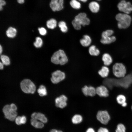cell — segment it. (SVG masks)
I'll return each instance as SVG.
<instances>
[{
    "mask_svg": "<svg viewBox=\"0 0 132 132\" xmlns=\"http://www.w3.org/2000/svg\"><path fill=\"white\" fill-rule=\"evenodd\" d=\"M17 109L16 106L14 104L5 105L2 110L5 117L11 121L15 120L17 115Z\"/></svg>",
    "mask_w": 132,
    "mask_h": 132,
    "instance_id": "1",
    "label": "cell"
},
{
    "mask_svg": "<svg viewBox=\"0 0 132 132\" xmlns=\"http://www.w3.org/2000/svg\"><path fill=\"white\" fill-rule=\"evenodd\" d=\"M116 19L118 21V26L120 29H125L130 25L131 18L128 14L119 13L116 16Z\"/></svg>",
    "mask_w": 132,
    "mask_h": 132,
    "instance_id": "2",
    "label": "cell"
},
{
    "mask_svg": "<svg viewBox=\"0 0 132 132\" xmlns=\"http://www.w3.org/2000/svg\"><path fill=\"white\" fill-rule=\"evenodd\" d=\"M51 61L53 63L63 65L68 61L67 56L63 50H59L55 52L52 56Z\"/></svg>",
    "mask_w": 132,
    "mask_h": 132,
    "instance_id": "3",
    "label": "cell"
},
{
    "mask_svg": "<svg viewBox=\"0 0 132 132\" xmlns=\"http://www.w3.org/2000/svg\"><path fill=\"white\" fill-rule=\"evenodd\" d=\"M20 87L22 91L26 93H34L36 88L34 84L30 80L25 79L21 82Z\"/></svg>",
    "mask_w": 132,
    "mask_h": 132,
    "instance_id": "4",
    "label": "cell"
},
{
    "mask_svg": "<svg viewBox=\"0 0 132 132\" xmlns=\"http://www.w3.org/2000/svg\"><path fill=\"white\" fill-rule=\"evenodd\" d=\"M112 71L115 77L121 78L125 76L126 70L125 67L123 64L116 63L113 66Z\"/></svg>",
    "mask_w": 132,
    "mask_h": 132,
    "instance_id": "5",
    "label": "cell"
},
{
    "mask_svg": "<svg viewBox=\"0 0 132 132\" xmlns=\"http://www.w3.org/2000/svg\"><path fill=\"white\" fill-rule=\"evenodd\" d=\"M96 118L102 124H107L110 119V116L106 110H99L98 112Z\"/></svg>",
    "mask_w": 132,
    "mask_h": 132,
    "instance_id": "6",
    "label": "cell"
},
{
    "mask_svg": "<svg viewBox=\"0 0 132 132\" xmlns=\"http://www.w3.org/2000/svg\"><path fill=\"white\" fill-rule=\"evenodd\" d=\"M65 77L64 73L60 70H57L52 73L51 81L54 84H57L64 80Z\"/></svg>",
    "mask_w": 132,
    "mask_h": 132,
    "instance_id": "7",
    "label": "cell"
},
{
    "mask_svg": "<svg viewBox=\"0 0 132 132\" xmlns=\"http://www.w3.org/2000/svg\"><path fill=\"white\" fill-rule=\"evenodd\" d=\"M119 10L124 13L129 14L132 11V5L129 2L122 0L117 6Z\"/></svg>",
    "mask_w": 132,
    "mask_h": 132,
    "instance_id": "8",
    "label": "cell"
},
{
    "mask_svg": "<svg viewBox=\"0 0 132 132\" xmlns=\"http://www.w3.org/2000/svg\"><path fill=\"white\" fill-rule=\"evenodd\" d=\"M64 0H51L50 6L54 11H60L62 9Z\"/></svg>",
    "mask_w": 132,
    "mask_h": 132,
    "instance_id": "9",
    "label": "cell"
},
{
    "mask_svg": "<svg viewBox=\"0 0 132 132\" xmlns=\"http://www.w3.org/2000/svg\"><path fill=\"white\" fill-rule=\"evenodd\" d=\"M67 98L65 95H61L55 99V105L57 107L63 109L67 106Z\"/></svg>",
    "mask_w": 132,
    "mask_h": 132,
    "instance_id": "10",
    "label": "cell"
},
{
    "mask_svg": "<svg viewBox=\"0 0 132 132\" xmlns=\"http://www.w3.org/2000/svg\"><path fill=\"white\" fill-rule=\"evenodd\" d=\"M86 14L84 13H80L76 16L75 19L77 20L83 26L88 25L90 21L89 19L87 17Z\"/></svg>",
    "mask_w": 132,
    "mask_h": 132,
    "instance_id": "11",
    "label": "cell"
},
{
    "mask_svg": "<svg viewBox=\"0 0 132 132\" xmlns=\"http://www.w3.org/2000/svg\"><path fill=\"white\" fill-rule=\"evenodd\" d=\"M82 90L83 94L86 96L92 97L96 94V89L92 86L86 85L82 88Z\"/></svg>",
    "mask_w": 132,
    "mask_h": 132,
    "instance_id": "12",
    "label": "cell"
},
{
    "mask_svg": "<svg viewBox=\"0 0 132 132\" xmlns=\"http://www.w3.org/2000/svg\"><path fill=\"white\" fill-rule=\"evenodd\" d=\"M96 94L101 97H106L109 95V91L105 86L101 85L96 88Z\"/></svg>",
    "mask_w": 132,
    "mask_h": 132,
    "instance_id": "13",
    "label": "cell"
},
{
    "mask_svg": "<svg viewBox=\"0 0 132 132\" xmlns=\"http://www.w3.org/2000/svg\"><path fill=\"white\" fill-rule=\"evenodd\" d=\"M32 118L39 120L44 123H46L47 121V118L45 115L40 113L34 112L31 115Z\"/></svg>",
    "mask_w": 132,
    "mask_h": 132,
    "instance_id": "14",
    "label": "cell"
},
{
    "mask_svg": "<svg viewBox=\"0 0 132 132\" xmlns=\"http://www.w3.org/2000/svg\"><path fill=\"white\" fill-rule=\"evenodd\" d=\"M91 40L90 37L88 35H85L83 38L80 40V42L82 45L84 47H87L90 44Z\"/></svg>",
    "mask_w": 132,
    "mask_h": 132,
    "instance_id": "15",
    "label": "cell"
},
{
    "mask_svg": "<svg viewBox=\"0 0 132 132\" xmlns=\"http://www.w3.org/2000/svg\"><path fill=\"white\" fill-rule=\"evenodd\" d=\"M89 7L92 12L96 13L98 12L99 11V5L97 2L92 1L89 3Z\"/></svg>",
    "mask_w": 132,
    "mask_h": 132,
    "instance_id": "16",
    "label": "cell"
},
{
    "mask_svg": "<svg viewBox=\"0 0 132 132\" xmlns=\"http://www.w3.org/2000/svg\"><path fill=\"white\" fill-rule=\"evenodd\" d=\"M102 59L104 64L106 66L110 65L112 61L111 57L109 54L107 53H105L103 55Z\"/></svg>",
    "mask_w": 132,
    "mask_h": 132,
    "instance_id": "17",
    "label": "cell"
},
{
    "mask_svg": "<svg viewBox=\"0 0 132 132\" xmlns=\"http://www.w3.org/2000/svg\"><path fill=\"white\" fill-rule=\"evenodd\" d=\"M109 72V68L106 66H103L98 72L99 74L103 78L107 77Z\"/></svg>",
    "mask_w": 132,
    "mask_h": 132,
    "instance_id": "18",
    "label": "cell"
},
{
    "mask_svg": "<svg viewBox=\"0 0 132 132\" xmlns=\"http://www.w3.org/2000/svg\"><path fill=\"white\" fill-rule=\"evenodd\" d=\"M116 40V37L112 36L102 38L100 40V42L103 44H109L114 42Z\"/></svg>",
    "mask_w": 132,
    "mask_h": 132,
    "instance_id": "19",
    "label": "cell"
},
{
    "mask_svg": "<svg viewBox=\"0 0 132 132\" xmlns=\"http://www.w3.org/2000/svg\"><path fill=\"white\" fill-rule=\"evenodd\" d=\"M31 123L33 126L36 128H41L44 126V123L40 121H38L37 120L31 118Z\"/></svg>",
    "mask_w": 132,
    "mask_h": 132,
    "instance_id": "20",
    "label": "cell"
},
{
    "mask_svg": "<svg viewBox=\"0 0 132 132\" xmlns=\"http://www.w3.org/2000/svg\"><path fill=\"white\" fill-rule=\"evenodd\" d=\"M16 33L17 31L15 29L12 27H10L6 31V34L8 37L13 38L15 36Z\"/></svg>",
    "mask_w": 132,
    "mask_h": 132,
    "instance_id": "21",
    "label": "cell"
},
{
    "mask_svg": "<svg viewBox=\"0 0 132 132\" xmlns=\"http://www.w3.org/2000/svg\"><path fill=\"white\" fill-rule=\"evenodd\" d=\"M89 52L91 55L98 56L100 53L99 50L94 45L90 46L89 49Z\"/></svg>",
    "mask_w": 132,
    "mask_h": 132,
    "instance_id": "22",
    "label": "cell"
},
{
    "mask_svg": "<svg viewBox=\"0 0 132 132\" xmlns=\"http://www.w3.org/2000/svg\"><path fill=\"white\" fill-rule=\"evenodd\" d=\"M82 120L83 118L81 115L77 114L73 116L72 119V121L73 124H77L81 123Z\"/></svg>",
    "mask_w": 132,
    "mask_h": 132,
    "instance_id": "23",
    "label": "cell"
},
{
    "mask_svg": "<svg viewBox=\"0 0 132 132\" xmlns=\"http://www.w3.org/2000/svg\"><path fill=\"white\" fill-rule=\"evenodd\" d=\"M56 24V21L54 19H52L48 20L46 22V25L47 27L51 29H53L55 27Z\"/></svg>",
    "mask_w": 132,
    "mask_h": 132,
    "instance_id": "24",
    "label": "cell"
},
{
    "mask_svg": "<svg viewBox=\"0 0 132 132\" xmlns=\"http://www.w3.org/2000/svg\"><path fill=\"white\" fill-rule=\"evenodd\" d=\"M37 92L41 96H43L47 94V92L45 87L43 85H41L38 88Z\"/></svg>",
    "mask_w": 132,
    "mask_h": 132,
    "instance_id": "25",
    "label": "cell"
},
{
    "mask_svg": "<svg viewBox=\"0 0 132 132\" xmlns=\"http://www.w3.org/2000/svg\"><path fill=\"white\" fill-rule=\"evenodd\" d=\"M58 25L61 31L63 33L66 32L68 30L65 22L63 21H60L58 23Z\"/></svg>",
    "mask_w": 132,
    "mask_h": 132,
    "instance_id": "26",
    "label": "cell"
},
{
    "mask_svg": "<svg viewBox=\"0 0 132 132\" xmlns=\"http://www.w3.org/2000/svg\"><path fill=\"white\" fill-rule=\"evenodd\" d=\"M0 58L2 63L4 65L8 66L10 64V59L8 56L5 55H1Z\"/></svg>",
    "mask_w": 132,
    "mask_h": 132,
    "instance_id": "27",
    "label": "cell"
},
{
    "mask_svg": "<svg viewBox=\"0 0 132 132\" xmlns=\"http://www.w3.org/2000/svg\"><path fill=\"white\" fill-rule=\"evenodd\" d=\"M116 100L118 103L121 105L124 103L126 102V99L124 95L120 94L117 96Z\"/></svg>",
    "mask_w": 132,
    "mask_h": 132,
    "instance_id": "28",
    "label": "cell"
},
{
    "mask_svg": "<svg viewBox=\"0 0 132 132\" xmlns=\"http://www.w3.org/2000/svg\"><path fill=\"white\" fill-rule=\"evenodd\" d=\"M70 4L71 7L76 9H78L81 7L80 3L76 0H71Z\"/></svg>",
    "mask_w": 132,
    "mask_h": 132,
    "instance_id": "29",
    "label": "cell"
},
{
    "mask_svg": "<svg viewBox=\"0 0 132 132\" xmlns=\"http://www.w3.org/2000/svg\"><path fill=\"white\" fill-rule=\"evenodd\" d=\"M113 31L111 30H108L104 31L102 33V38H104L108 37L111 36L113 34Z\"/></svg>",
    "mask_w": 132,
    "mask_h": 132,
    "instance_id": "30",
    "label": "cell"
},
{
    "mask_svg": "<svg viewBox=\"0 0 132 132\" xmlns=\"http://www.w3.org/2000/svg\"><path fill=\"white\" fill-rule=\"evenodd\" d=\"M43 43L42 40L39 37H37L36 38V41L34 43V45L36 48H39L42 46Z\"/></svg>",
    "mask_w": 132,
    "mask_h": 132,
    "instance_id": "31",
    "label": "cell"
},
{
    "mask_svg": "<svg viewBox=\"0 0 132 132\" xmlns=\"http://www.w3.org/2000/svg\"><path fill=\"white\" fill-rule=\"evenodd\" d=\"M126 128L122 124H119L117 126L116 132H126Z\"/></svg>",
    "mask_w": 132,
    "mask_h": 132,
    "instance_id": "32",
    "label": "cell"
},
{
    "mask_svg": "<svg viewBox=\"0 0 132 132\" xmlns=\"http://www.w3.org/2000/svg\"><path fill=\"white\" fill-rule=\"evenodd\" d=\"M72 24L74 28L76 30H80L81 27V25L77 20L74 19L72 22Z\"/></svg>",
    "mask_w": 132,
    "mask_h": 132,
    "instance_id": "33",
    "label": "cell"
},
{
    "mask_svg": "<svg viewBox=\"0 0 132 132\" xmlns=\"http://www.w3.org/2000/svg\"><path fill=\"white\" fill-rule=\"evenodd\" d=\"M38 30L40 34L42 35H45L47 33L46 29L44 27H41L38 28Z\"/></svg>",
    "mask_w": 132,
    "mask_h": 132,
    "instance_id": "34",
    "label": "cell"
},
{
    "mask_svg": "<svg viewBox=\"0 0 132 132\" xmlns=\"http://www.w3.org/2000/svg\"><path fill=\"white\" fill-rule=\"evenodd\" d=\"M15 122L16 124L20 125L22 124L21 117L18 116H17L15 119Z\"/></svg>",
    "mask_w": 132,
    "mask_h": 132,
    "instance_id": "35",
    "label": "cell"
},
{
    "mask_svg": "<svg viewBox=\"0 0 132 132\" xmlns=\"http://www.w3.org/2000/svg\"><path fill=\"white\" fill-rule=\"evenodd\" d=\"M98 132H109L108 129L106 128L101 127L99 129Z\"/></svg>",
    "mask_w": 132,
    "mask_h": 132,
    "instance_id": "36",
    "label": "cell"
},
{
    "mask_svg": "<svg viewBox=\"0 0 132 132\" xmlns=\"http://www.w3.org/2000/svg\"><path fill=\"white\" fill-rule=\"evenodd\" d=\"M5 1L4 0H0V10H1L2 9V6L6 4Z\"/></svg>",
    "mask_w": 132,
    "mask_h": 132,
    "instance_id": "37",
    "label": "cell"
},
{
    "mask_svg": "<svg viewBox=\"0 0 132 132\" xmlns=\"http://www.w3.org/2000/svg\"><path fill=\"white\" fill-rule=\"evenodd\" d=\"M26 121V117L24 116H21V122L22 124H25Z\"/></svg>",
    "mask_w": 132,
    "mask_h": 132,
    "instance_id": "38",
    "label": "cell"
},
{
    "mask_svg": "<svg viewBox=\"0 0 132 132\" xmlns=\"http://www.w3.org/2000/svg\"><path fill=\"white\" fill-rule=\"evenodd\" d=\"M86 132H95V131L93 129L90 128L87 130Z\"/></svg>",
    "mask_w": 132,
    "mask_h": 132,
    "instance_id": "39",
    "label": "cell"
},
{
    "mask_svg": "<svg viewBox=\"0 0 132 132\" xmlns=\"http://www.w3.org/2000/svg\"><path fill=\"white\" fill-rule=\"evenodd\" d=\"M50 132H63L61 130H57L56 129H52L51 130Z\"/></svg>",
    "mask_w": 132,
    "mask_h": 132,
    "instance_id": "40",
    "label": "cell"
},
{
    "mask_svg": "<svg viewBox=\"0 0 132 132\" xmlns=\"http://www.w3.org/2000/svg\"><path fill=\"white\" fill-rule=\"evenodd\" d=\"M3 64L1 62L0 63V69L1 70L3 68Z\"/></svg>",
    "mask_w": 132,
    "mask_h": 132,
    "instance_id": "41",
    "label": "cell"
},
{
    "mask_svg": "<svg viewBox=\"0 0 132 132\" xmlns=\"http://www.w3.org/2000/svg\"><path fill=\"white\" fill-rule=\"evenodd\" d=\"M18 2L20 4L23 3L24 2V0H17Z\"/></svg>",
    "mask_w": 132,
    "mask_h": 132,
    "instance_id": "42",
    "label": "cell"
},
{
    "mask_svg": "<svg viewBox=\"0 0 132 132\" xmlns=\"http://www.w3.org/2000/svg\"><path fill=\"white\" fill-rule=\"evenodd\" d=\"M121 106L122 107H126L127 105V103L126 102L124 103L121 105Z\"/></svg>",
    "mask_w": 132,
    "mask_h": 132,
    "instance_id": "43",
    "label": "cell"
},
{
    "mask_svg": "<svg viewBox=\"0 0 132 132\" xmlns=\"http://www.w3.org/2000/svg\"><path fill=\"white\" fill-rule=\"evenodd\" d=\"M2 51V48L1 45L0 46V53L1 54Z\"/></svg>",
    "mask_w": 132,
    "mask_h": 132,
    "instance_id": "44",
    "label": "cell"
},
{
    "mask_svg": "<svg viewBox=\"0 0 132 132\" xmlns=\"http://www.w3.org/2000/svg\"><path fill=\"white\" fill-rule=\"evenodd\" d=\"M80 1L83 2H86L87 0H79Z\"/></svg>",
    "mask_w": 132,
    "mask_h": 132,
    "instance_id": "45",
    "label": "cell"
},
{
    "mask_svg": "<svg viewBox=\"0 0 132 132\" xmlns=\"http://www.w3.org/2000/svg\"><path fill=\"white\" fill-rule=\"evenodd\" d=\"M131 109H132V106L131 107Z\"/></svg>",
    "mask_w": 132,
    "mask_h": 132,
    "instance_id": "46",
    "label": "cell"
},
{
    "mask_svg": "<svg viewBox=\"0 0 132 132\" xmlns=\"http://www.w3.org/2000/svg\"><path fill=\"white\" fill-rule=\"evenodd\" d=\"M99 0V1H100V0Z\"/></svg>",
    "mask_w": 132,
    "mask_h": 132,
    "instance_id": "47",
    "label": "cell"
},
{
    "mask_svg": "<svg viewBox=\"0 0 132 132\" xmlns=\"http://www.w3.org/2000/svg\"></svg>",
    "mask_w": 132,
    "mask_h": 132,
    "instance_id": "48",
    "label": "cell"
}]
</instances>
